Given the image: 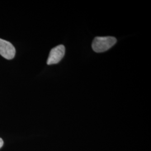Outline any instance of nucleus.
I'll use <instances>...</instances> for the list:
<instances>
[{
	"label": "nucleus",
	"mask_w": 151,
	"mask_h": 151,
	"mask_svg": "<svg viewBox=\"0 0 151 151\" xmlns=\"http://www.w3.org/2000/svg\"><path fill=\"white\" fill-rule=\"evenodd\" d=\"M116 43V39L113 37H96L93 39L92 48L96 53H102L111 48Z\"/></svg>",
	"instance_id": "1"
},
{
	"label": "nucleus",
	"mask_w": 151,
	"mask_h": 151,
	"mask_svg": "<svg viewBox=\"0 0 151 151\" xmlns=\"http://www.w3.org/2000/svg\"><path fill=\"white\" fill-rule=\"evenodd\" d=\"M65 54V47L63 45H60L52 49L49 55L47 60L48 65H54L59 63L63 58Z\"/></svg>",
	"instance_id": "2"
},
{
	"label": "nucleus",
	"mask_w": 151,
	"mask_h": 151,
	"mask_svg": "<svg viewBox=\"0 0 151 151\" xmlns=\"http://www.w3.org/2000/svg\"><path fill=\"white\" fill-rule=\"evenodd\" d=\"M15 53V48L11 43L0 38V54L3 57L7 60H12Z\"/></svg>",
	"instance_id": "3"
},
{
	"label": "nucleus",
	"mask_w": 151,
	"mask_h": 151,
	"mask_svg": "<svg viewBox=\"0 0 151 151\" xmlns=\"http://www.w3.org/2000/svg\"><path fill=\"white\" fill-rule=\"evenodd\" d=\"M3 145H4V141L0 138V148L2 147Z\"/></svg>",
	"instance_id": "4"
}]
</instances>
